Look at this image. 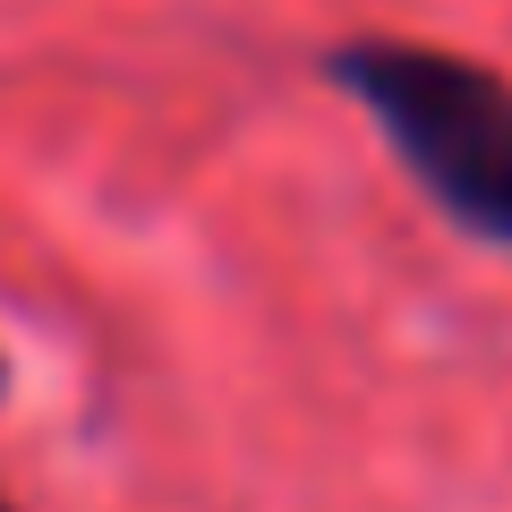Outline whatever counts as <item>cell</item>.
I'll use <instances>...</instances> for the list:
<instances>
[{
	"label": "cell",
	"instance_id": "cell-3",
	"mask_svg": "<svg viewBox=\"0 0 512 512\" xmlns=\"http://www.w3.org/2000/svg\"><path fill=\"white\" fill-rule=\"evenodd\" d=\"M0 512H9V504H0Z\"/></svg>",
	"mask_w": 512,
	"mask_h": 512
},
{
	"label": "cell",
	"instance_id": "cell-2",
	"mask_svg": "<svg viewBox=\"0 0 512 512\" xmlns=\"http://www.w3.org/2000/svg\"><path fill=\"white\" fill-rule=\"evenodd\" d=\"M0 384H9V367H0Z\"/></svg>",
	"mask_w": 512,
	"mask_h": 512
},
{
	"label": "cell",
	"instance_id": "cell-1",
	"mask_svg": "<svg viewBox=\"0 0 512 512\" xmlns=\"http://www.w3.org/2000/svg\"><path fill=\"white\" fill-rule=\"evenodd\" d=\"M325 77L376 120L393 163L427 188V205L453 231L512 256V77L410 35L333 43Z\"/></svg>",
	"mask_w": 512,
	"mask_h": 512
}]
</instances>
